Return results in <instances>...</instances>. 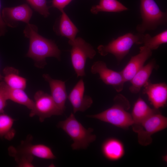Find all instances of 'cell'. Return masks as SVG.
<instances>
[{"mask_svg": "<svg viewBox=\"0 0 167 167\" xmlns=\"http://www.w3.org/2000/svg\"><path fill=\"white\" fill-rule=\"evenodd\" d=\"M84 84L80 79L71 91L67 98L71 103L74 113L78 111L84 112L89 108L93 103L92 98L84 95Z\"/></svg>", "mask_w": 167, "mask_h": 167, "instance_id": "cell-11", "label": "cell"}, {"mask_svg": "<svg viewBox=\"0 0 167 167\" xmlns=\"http://www.w3.org/2000/svg\"><path fill=\"white\" fill-rule=\"evenodd\" d=\"M93 74H98L100 79L106 84L113 87L118 92L122 91L125 82L121 71H117L109 68L106 63L102 61L94 62L91 68Z\"/></svg>", "mask_w": 167, "mask_h": 167, "instance_id": "cell-9", "label": "cell"}, {"mask_svg": "<svg viewBox=\"0 0 167 167\" xmlns=\"http://www.w3.org/2000/svg\"><path fill=\"white\" fill-rule=\"evenodd\" d=\"M101 151L104 156L111 161L120 159L124 154V148L122 143L113 138L107 139L103 142L101 146Z\"/></svg>", "mask_w": 167, "mask_h": 167, "instance_id": "cell-19", "label": "cell"}, {"mask_svg": "<svg viewBox=\"0 0 167 167\" xmlns=\"http://www.w3.org/2000/svg\"><path fill=\"white\" fill-rule=\"evenodd\" d=\"M9 155L13 157L19 167H33L32 162L34 157L22 153L13 146H10L8 148Z\"/></svg>", "mask_w": 167, "mask_h": 167, "instance_id": "cell-25", "label": "cell"}, {"mask_svg": "<svg viewBox=\"0 0 167 167\" xmlns=\"http://www.w3.org/2000/svg\"><path fill=\"white\" fill-rule=\"evenodd\" d=\"M156 66V61L153 59L143 66L134 75L130 81L131 85L129 90L132 93L137 94L149 80V78Z\"/></svg>", "mask_w": 167, "mask_h": 167, "instance_id": "cell-17", "label": "cell"}, {"mask_svg": "<svg viewBox=\"0 0 167 167\" xmlns=\"http://www.w3.org/2000/svg\"><path fill=\"white\" fill-rule=\"evenodd\" d=\"M71 46L70 51L71 60L77 77L85 75V67L87 58L92 59L96 54L93 47L80 37L69 40Z\"/></svg>", "mask_w": 167, "mask_h": 167, "instance_id": "cell-6", "label": "cell"}, {"mask_svg": "<svg viewBox=\"0 0 167 167\" xmlns=\"http://www.w3.org/2000/svg\"><path fill=\"white\" fill-rule=\"evenodd\" d=\"M143 87V93L147 95L148 100L154 109H158L166 105L167 85L165 83L153 84L149 80Z\"/></svg>", "mask_w": 167, "mask_h": 167, "instance_id": "cell-12", "label": "cell"}, {"mask_svg": "<svg viewBox=\"0 0 167 167\" xmlns=\"http://www.w3.org/2000/svg\"><path fill=\"white\" fill-rule=\"evenodd\" d=\"M140 11L142 22L136 27L139 33L154 30L167 23V12L162 11L154 0H140Z\"/></svg>", "mask_w": 167, "mask_h": 167, "instance_id": "cell-4", "label": "cell"}, {"mask_svg": "<svg viewBox=\"0 0 167 167\" xmlns=\"http://www.w3.org/2000/svg\"><path fill=\"white\" fill-rule=\"evenodd\" d=\"M143 34L128 33L116 39H113L107 45H99L97 48L98 53L103 56L112 54L120 62L128 53L133 45L142 44Z\"/></svg>", "mask_w": 167, "mask_h": 167, "instance_id": "cell-5", "label": "cell"}, {"mask_svg": "<svg viewBox=\"0 0 167 167\" xmlns=\"http://www.w3.org/2000/svg\"><path fill=\"white\" fill-rule=\"evenodd\" d=\"M167 42V30L153 37H152L148 34H143L142 44H143L144 46L152 51L157 49L161 45Z\"/></svg>", "mask_w": 167, "mask_h": 167, "instance_id": "cell-24", "label": "cell"}, {"mask_svg": "<svg viewBox=\"0 0 167 167\" xmlns=\"http://www.w3.org/2000/svg\"><path fill=\"white\" fill-rule=\"evenodd\" d=\"M128 10L117 0H100L99 4L92 7L90 11L97 14L100 12H119Z\"/></svg>", "mask_w": 167, "mask_h": 167, "instance_id": "cell-22", "label": "cell"}, {"mask_svg": "<svg viewBox=\"0 0 167 167\" xmlns=\"http://www.w3.org/2000/svg\"><path fill=\"white\" fill-rule=\"evenodd\" d=\"M72 1V0H52L51 7L57 8L61 12L64 10V8Z\"/></svg>", "mask_w": 167, "mask_h": 167, "instance_id": "cell-27", "label": "cell"}, {"mask_svg": "<svg viewBox=\"0 0 167 167\" xmlns=\"http://www.w3.org/2000/svg\"><path fill=\"white\" fill-rule=\"evenodd\" d=\"M6 26L4 23L1 11V2L0 0V36H4L7 32Z\"/></svg>", "mask_w": 167, "mask_h": 167, "instance_id": "cell-29", "label": "cell"}, {"mask_svg": "<svg viewBox=\"0 0 167 167\" xmlns=\"http://www.w3.org/2000/svg\"><path fill=\"white\" fill-rule=\"evenodd\" d=\"M7 99L3 90L0 88V113H4Z\"/></svg>", "mask_w": 167, "mask_h": 167, "instance_id": "cell-28", "label": "cell"}, {"mask_svg": "<svg viewBox=\"0 0 167 167\" xmlns=\"http://www.w3.org/2000/svg\"><path fill=\"white\" fill-rule=\"evenodd\" d=\"M34 106L29 114L30 117L35 115L41 122L53 115H60L63 112L57 105L51 95L39 90L34 95Z\"/></svg>", "mask_w": 167, "mask_h": 167, "instance_id": "cell-8", "label": "cell"}, {"mask_svg": "<svg viewBox=\"0 0 167 167\" xmlns=\"http://www.w3.org/2000/svg\"><path fill=\"white\" fill-rule=\"evenodd\" d=\"M23 32L29 41V49L26 56L34 61L36 66L43 68L47 64L46 58L47 57H53L60 60L61 51L54 41L40 35L36 25L27 24Z\"/></svg>", "mask_w": 167, "mask_h": 167, "instance_id": "cell-1", "label": "cell"}, {"mask_svg": "<svg viewBox=\"0 0 167 167\" xmlns=\"http://www.w3.org/2000/svg\"><path fill=\"white\" fill-rule=\"evenodd\" d=\"M3 76L0 73V81H2L3 79Z\"/></svg>", "mask_w": 167, "mask_h": 167, "instance_id": "cell-30", "label": "cell"}, {"mask_svg": "<svg viewBox=\"0 0 167 167\" xmlns=\"http://www.w3.org/2000/svg\"><path fill=\"white\" fill-rule=\"evenodd\" d=\"M31 6L36 11L44 17L50 15L47 0H26Z\"/></svg>", "mask_w": 167, "mask_h": 167, "instance_id": "cell-26", "label": "cell"}, {"mask_svg": "<svg viewBox=\"0 0 167 167\" xmlns=\"http://www.w3.org/2000/svg\"><path fill=\"white\" fill-rule=\"evenodd\" d=\"M61 12V15L54 26V30L58 35L73 40L76 38L79 30L64 10Z\"/></svg>", "mask_w": 167, "mask_h": 167, "instance_id": "cell-16", "label": "cell"}, {"mask_svg": "<svg viewBox=\"0 0 167 167\" xmlns=\"http://www.w3.org/2000/svg\"><path fill=\"white\" fill-rule=\"evenodd\" d=\"M114 101L111 107L99 113L87 116L123 129H127L133 123L131 114L126 111L130 108L129 102L120 94L114 97Z\"/></svg>", "mask_w": 167, "mask_h": 167, "instance_id": "cell-2", "label": "cell"}, {"mask_svg": "<svg viewBox=\"0 0 167 167\" xmlns=\"http://www.w3.org/2000/svg\"><path fill=\"white\" fill-rule=\"evenodd\" d=\"M139 49V53L131 57L127 64L121 71L125 82L130 81L152 54V50L144 46L140 47Z\"/></svg>", "mask_w": 167, "mask_h": 167, "instance_id": "cell-13", "label": "cell"}, {"mask_svg": "<svg viewBox=\"0 0 167 167\" xmlns=\"http://www.w3.org/2000/svg\"><path fill=\"white\" fill-rule=\"evenodd\" d=\"M158 112V109L151 108L139 97L134 104L131 114L133 124H140L151 115Z\"/></svg>", "mask_w": 167, "mask_h": 167, "instance_id": "cell-20", "label": "cell"}, {"mask_svg": "<svg viewBox=\"0 0 167 167\" xmlns=\"http://www.w3.org/2000/svg\"><path fill=\"white\" fill-rule=\"evenodd\" d=\"M32 14V9L26 3L5 7L2 11V17L5 24L12 28L17 27L20 22L27 24L29 23Z\"/></svg>", "mask_w": 167, "mask_h": 167, "instance_id": "cell-10", "label": "cell"}, {"mask_svg": "<svg viewBox=\"0 0 167 167\" xmlns=\"http://www.w3.org/2000/svg\"><path fill=\"white\" fill-rule=\"evenodd\" d=\"M48 82L50 88L51 96L57 106L63 112L66 109L65 103L67 98L65 82L52 78L48 74L42 76Z\"/></svg>", "mask_w": 167, "mask_h": 167, "instance_id": "cell-15", "label": "cell"}, {"mask_svg": "<svg viewBox=\"0 0 167 167\" xmlns=\"http://www.w3.org/2000/svg\"><path fill=\"white\" fill-rule=\"evenodd\" d=\"M132 126L133 131L138 133L139 143L145 146L152 143V135L167 127V118L159 111L151 115L141 123Z\"/></svg>", "mask_w": 167, "mask_h": 167, "instance_id": "cell-7", "label": "cell"}, {"mask_svg": "<svg viewBox=\"0 0 167 167\" xmlns=\"http://www.w3.org/2000/svg\"><path fill=\"white\" fill-rule=\"evenodd\" d=\"M3 79L9 87L24 90L26 87V79L19 75V70L13 67L7 66L3 70Z\"/></svg>", "mask_w": 167, "mask_h": 167, "instance_id": "cell-21", "label": "cell"}, {"mask_svg": "<svg viewBox=\"0 0 167 167\" xmlns=\"http://www.w3.org/2000/svg\"><path fill=\"white\" fill-rule=\"evenodd\" d=\"M58 126L72 139L73 143L71 147L74 150L86 148L96 138V135L92 134L93 129H86L77 120L72 113L66 119L59 122Z\"/></svg>", "mask_w": 167, "mask_h": 167, "instance_id": "cell-3", "label": "cell"}, {"mask_svg": "<svg viewBox=\"0 0 167 167\" xmlns=\"http://www.w3.org/2000/svg\"><path fill=\"white\" fill-rule=\"evenodd\" d=\"M32 136L29 135L25 140L21 141L17 148L20 152L33 157L45 159H55L56 157L49 147L42 144H32Z\"/></svg>", "mask_w": 167, "mask_h": 167, "instance_id": "cell-14", "label": "cell"}, {"mask_svg": "<svg viewBox=\"0 0 167 167\" xmlns=\"http://www.w3.org/2000/svg\"><path fill=\"white\" fill-rule=\"evenodd\" d=\"M15 120L9 115L0 113V138L10 141L13 139L16 133L13 128Z\"/></svg>", "mask_w": 167, "mask_h": 167, "instance_id": "cell-23", "label": "cell"}, {"mask_svg": "<svg viewBox=\"0 0 167 167\" xmlns=\"http://www.w3.org/2000/svg\"><path fill=\"white\" fill-rule=\"evenodd\" d=\"M0 88L4 92L7 100L23 105L31 110L33 109L34 101L28 96L24 90L11 88L3 81L0 82Z\"/></svg>", "mask_w": 167, "mask_h": 167, "instance_id": "cell-18", "label": "cell"}]
</instances>
